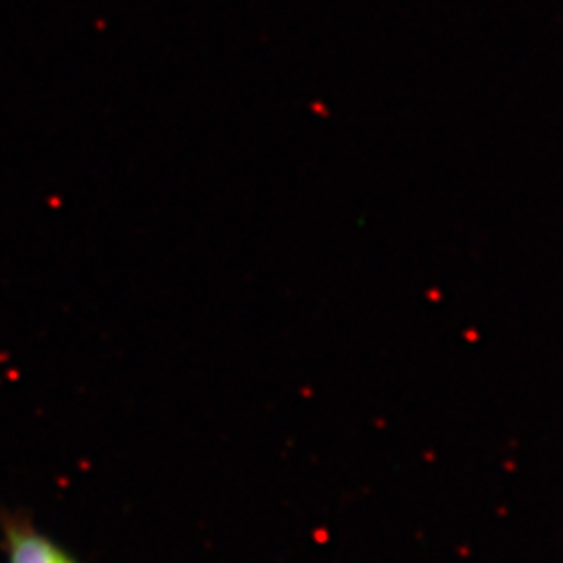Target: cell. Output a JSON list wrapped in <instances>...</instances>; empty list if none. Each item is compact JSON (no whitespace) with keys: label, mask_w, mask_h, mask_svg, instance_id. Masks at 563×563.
Returning a JSON list of instances; mask_svg holds the SVG:
<instances>
[{"label":"cell","mask_w":563,"mask_h":563,"mask_svg":"<svg viewBox=\"0 0 563 563\" xmlns=\"http://www.w3.org/2000/svg\"><path fill=\"white\" fill-rule=\"evenodd\" d=\"M2 543L7 563H78V560L18 514L2 516Z\"/></svg>","instance_id":"1"}]
</instances>
